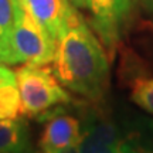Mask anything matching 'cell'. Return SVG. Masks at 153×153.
<instances>
[{
    "label": "cell",
    "mask_w": 153,
    "mask_h": 153,
    "mask_svg": "<svg viewBox=\"0 0 153 153\" xmlns=\"http://www.w3.org/2000/svg\"><path fill=\"white\" fill-rule=\"evenodd\" d=\"M53 64L61 85L92 102L104 99L109 84V61L104 44L79 13L57 40Z\"/></svg>",
    "instance_id": "1"
},
{
    "label": "cell",
    "mask_w": 153,
    "mask_h": 153,
    "mask_svg": "<svg viewBox=\"0 0 153 153\" xmlns=\"http://www.w3.org/2000/svg\"><path fill=\"white\" fill-rule=\"evenodd\" d=\"M17 85L22 97L23 115L48 116L61 105L71 102V97L55 76L53 70L44 65L20 67L16 71Z\"/></svg>",
    "instance_id": "2"
},
{
    "label": "cell",
    "mask_w": 153,
    "mask_h": 153,
    "mask_svg": "<svg viewBox=\"0 0 153 153\" xmlns=\"http://www.w3.org/2000/svg\"><path fill=\"white\" fill-rule=\"evenodd\" d=\"M13 44L19 61L30 65L53 62L57 43L20 0H14Z\"/></svg>",
    "instance_id": "3"
},
{
    "label": "cell",
    "mask_w": 153,
    "mask_h": 153,
    "mask_svg": "<svg viewBox=\"0 0 153 153\" xmlns=\"http://www.w3.org/2000/svg\"><path fill=\"white\" fill-rule=\"evenodd\" d=\"M135 0H88L91 26L104 47L115 50L125 33Z\"/></svg>",
    "instance_id": "4"
},
{
    "label": "cell",
    "mask_w": 153,
    "mask_h": 153,
    "mask_svg": "<svg viewBox=\"0 0 153 153\" xmlns=\"http://www.w3.org/2000/svg\"><path fill=\"white\" fill-rule=\"evenodd\" d=\"M119 122L105 115L91 112L82 125L78 142L81 153H119L118 149Z\"/></svg>",
    "instance_id": "5"
},
{
    "label": "cell",
    "mask_w": 153,
    "mask_h": 153,
    "mask_svg": "<svg viewBox=\"0 0 153 153\" xmlns=\"http://www.w3.org/2000/svg\"><path fill=\"white\" fill-rule=\"evenodd\" d=\"M38 140L40 153H55L65 148L78 145L82 135L81 122L61 111L50 114Z\"/></svg>",
    "instance_id": "6"
},
{
    "label": "cell",
    "mask_w": 153,
    "mask_h": 153,
    "mask_svg": "<svg viewBox=\"0 0 153 153\" xmlns=\"http://www.w3.org/2000/svg\"><path fill=\"white\" fill-rule=\"evenodd\" d=\"M26 7L55 43L78 14L71 0H26Z\"/></svg>",
    "instance_id": "7"
},
{
    "label": "cell",
    "mask_w": 153,
    "mask_h": 153,
    "mask_svg": "<svg viewBox=\"0 0 153 153\" xmlns=\"http://www.w3.org/2000/svg\"><path fill=\"white\" fill-rule=\"evenodd\" d=\"M119 153H153V120L145 118L119 122Z\"/></svg>",
    "instance_id": "8"
},
{
    "label": "cell",
    "mask_w": 153,
    "mask_h": 153,
    "mask_svg": "<svg viewBox=\"0 0 153 153\" xmlns=\"http://www.w3.org/2000/svg\"><path fill=\"white\" fill-rule=\"evenodd\" d=\"M0 153H31L27 123L17 119H0Z\"/></svg>",
    "instance_id": "9"
},
{
    "label": "cell",
    "mask_w": 153,
    "mask_h": 153,
    "mask_svg": "<svg viewBox=\"0 0 153 153\" xmlns=\"http://www.w3.org/2000/svg\"><path fill=\"white\" fill-rule=\"evenodd\" d=\"M14 0H0V60L4 64H20L13 44Z\"/></svg>",
    "instance_id": "10"
},
{
    "label": "cell",
    "mask_w": 153,
    "mask_h": 153,
    "mask_svg": "<svg viewBox=\"0 0 153 153\" xmlns=\"http://www.w3.org/2000/svg\"><path fill=\"white\" fill-rule=\"evenodd\" d=\"M23 115L22 97L16 72L11 71L0 81V119H17Z\"/></svg>",
    "instance_id": "11"
},
{
    "label": "cell",
    "mask_w": 153,
    "mask_h": 153,
    "mask_svg": "<svg viewBox=\"0 0 153 153\" xmlns=\"http://www.w3.org/2000/svg\"><path fill=\"white\" fill-rule=\"evenodd\" d=\"M131 101L145 112L153 115V76L136 75L129 82Z\"/></svg>",
    "instance_id": "12"
},
{
    "label": "cell",
    "mask_w": 153,
    "mask_h": 153,
    "mask_svg": "<svg viewBox=\"0 0 153 153\" xmlns=\"http://www.w3.org/2000/svg\"><path fill=\"white\" fill-rule=\"evenodd\" d=\"M136 1L140 3L145 11H148L149 14H153V0H136Z\"/></svg>",
    "instance_id": "13"
},
{
    "label": "cell",
    "mask_w": 153,
    "mask_h": 153,
    "mask_svg": "<svg viewBox=\"0 0 153 153\" xmlns=\"http://www.w3.org/2000/svg\"><path fill=\"white\" fill-rule=\"evenodd\" d=\"M71 3L76 9H87L88 7V0H71Z\"/></svg>",
    "instance_id": "14"
},
{
    "label": "cell",
    "mask_w": 153,
    "mask_h": 153,
    "mask_svg": "<svg viewBox=\"0 0 153 153\" xmlns=\"http://www.w3.org/2000/svg\"><path fill=\"white\" fill-rule=\"evenodd\" d=\"M55 153H81V152H79V148H78V145H74V146L65 148V149H62V150H58V152H55Z\"/></svg>",
    "instance_id": "15"
},
{
    "label": "cell",
    "mask_w": 153,
    "mask_h": 153,
    "mask_svg": "<svg viewBox=\"0 0 153 153\" xmlns=\"http://www.w3.org/2000/svg\"><path fill=\"white\" fill-rule=\"evenodd\" d=\"M10 72H11V70H10V68H7V67H3V68L0 70V81H1V79H3L4 76H7V75H9Z\"/></svg>",
    "instance_id": "16"
},
{
    "label": "cell",
    "mask_w": 153,
    "mask_h": 153,
    "mask_svg": "<svg viewBox=\"0 0 153 153\" xmlns=\"http://www.w3.org/2000/svg\"><path fill=\"white\" fill-rule=\"evenodd\" d=\"M3 67H4V65H3V64H1V60H0V70H1V68H3Z\"/></svg>",
    "instance_id": "17"
},
{
    "label": "cell",
    "mask_w": 153,
    "mask_h": 153,
    "mask_svg": "<svg viewBox=\"0 0 153 153\" xmlns=\"http://www.w3.org/2000/svg\"><path fill=\"white\" fill-rule=\"evenodd\" d=\"M20 1H22V3H23V4H24V6H26V0H20Z\"/></svg>",
    "instance_id": "18"
}]
</instances>
